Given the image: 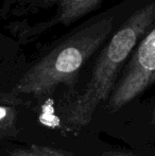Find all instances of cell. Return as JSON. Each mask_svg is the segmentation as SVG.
<instances>
[{"instance_id": "52a82bcc", "label": "cell", "mask_w": 155, "mask_h": 156, "mask_svg": "<svg viewBox=\"0 0 155 156\" xmlns=\"http://www.w3.org/2000/svg\"><path fill=\"white\" fill-rule=\"evenodd\" d=\"M18 48V41L0 29V66L8 62Z\"/></svg>"}, {"instance_id": "5b68a950", "label": "cell", "mask_w": 155, "mask_h": 156, "mask_svg": "<svg viewBox=\"0 0 155 156\" xmlns=\"http://www.w3.org/2000/svg\"><path fill=\"white\" fill-rule=\"evenodd\" d=\"M17 97L11 91L0 94V141L15 137L19 132L18 116L14 106Z\"/></svg>"}, {"instance_id": "7a4b0ae2", "label": "cell", "mask_w": 155, "mask_h": 156, "mask_svg": "<svg viewBox=\"0 0 155 156\" xmlns=\"http://www.w3.org/2000/svg\"><path fill=\"white\" fill-rule=\"evenodd\" d=\"M113 29L114 18L104 17L78 30L32 64L10 91L16 96L41 97L52 94L60 85L72 87L84 64Z\"/></svg>"}, {"instance_id": "9c48e42d", "label": "cell", "mask_w": 155, "mask_h": 156, "mask_svg": "<svg viewBox=\"0 0 155 156\" xmlns=\"http://www.w3.org/2000/svg\"><path fill=\"white\" fill-rule=\"evenodd\" d=\"M153 123L155 125V112H154V115H153Z\"/></svg>"}, {"instance_id": "8992f818", "label": "cell", "mask_w": 155, "mask_h": 156, "mask_svg": "<svg viewBox=\"0 0 155 156\" xmlns=\"http://www.w3.org/2000/svg\"><path fill=\"white\" fill-rule=\"evenodd\" d=\"M10 156H71L60 149L39 144H30L28 147H18L9 151Z\"/></svg>"}, {"instance_id": "6da1fadb", "label": "cell", "mask_w": 155, "mask_h": 156, "mask_svg": "<svg viewBox=\"0 0 155 156\" xmlns=\"http://www.w3.org/2000/svg\"><path fill=\"white\" fill-rule=\"evenodd\" d=\"M154 23L155 1L137 10L117 30L102 48L89 81L67 108L66 125L81 129L90 123L97 107L108 99L118 73L131 56L135 46Z\"/></svg>"}, {"instance_id": "3957f363", "label": "cell", "mask_w": 155, "mask_h": 156, "mask_svg": "<svg viewBox=\"0 0 155 156\" xmlns=\"http://www.w3.org/2000/svg\"><path fill=\"white\" fill-rule=\"evenodd\" d=\"M104 0H5L0 10V18L8 19L12 16L33 14L41 10L54 8V15L46 23L35 26H23L11 23L6 29L21 41L26 37L35 36L56 25L69 26L88 13L97 10Z\"/></svg>"}, {"instance_id": "ba28073f", "label": "cell", "mask_w": 155, "mask_h": 156, "mask_svg": "<svg viewBox=\"0 0 155 156\" xmlns=\"http://www.w3.org/2000/svg\"><path fill=\"white\" fill-rule=\"evenodd\" d=\"M102 156H135V155L128 154V153H123V152H107V153H104Z\"/></svg>"}, {"instance_id": "277c9868", "label": "cell", "mask_w": 155, "mask_h": 156, "mask_svg": "<svg viewBox=\"0 0 155 156\" xmlns=\"http://www.w3.org/2000/svg\"><path fill=\"white\" fill-rule=\"evenodd\" d=\"M131 55L107 99V109L112 113L121 109L155 83V28L146 33Z\"/></svg>"}]
</instances>
